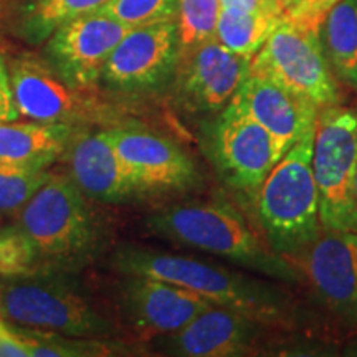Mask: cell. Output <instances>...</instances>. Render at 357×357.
<instances>
[{
  "mask_svg": "<svg viewBox=\"0 0 357 357\" xmlns=\"http://www.w3.org/2000/svg\"><path fill=\"white\" fill-rule=\"evenodd\" d=\"M111 266L121 275L149 276L190 289L215 306L242 312L268 328H289L294 321L291 296L265 276L132 245L116 250Z\"/></svg>",
  "mask_w": 357,
  "mask_h": 357,
  "instance_id": "cell-1",
  "label": "cell"
},
{
  "mask_svg": "<svg viewBox=\"0 0 357 357\" xmlns=\"http://www.w3.org/2000/svg\"><path fill=\"white\" fill-rule=\"evenodd\" d=\"M151 234L225 258L240 268L281 283H300L298 268L250 229L234 205L195 200L169 205L147 217Z\"/></svg>",
  "mask_w": 357,
  "mask_h": 357,
  "instance_id": "cell-2",
  "label": "cell"
},
{
  "mask_svg": "<svg viewBox=\"0 0 357 357\" xmlns=\"http://www.w3.org/2000/svg\"><path fill=\"white\" fill-rule=\"evenodd\" d=\"M314 129L311 128L281 155L257 195L263 235L268 245L288 261L305 252L323 231L312 174Z\"/></svg>",
  "mask_w": 357,
  "mask_h": 357,
  "instance_id": "cell-3",
  "label": "cell"
},
{
  "mask_svg": "<svg viewBox=\"0 0 357 357\" xmlns=\"http://www.w3.org/2000/svg\"><path fill=\"white\" fill-rule=\"evenodd\" d=\"M20 230L37 258L58 266H77L100 245V230L84 194L68 177L50 176L24 205Z\"/></svg>",
  "mask_w": 357,
  "mask_h": 357,
  "instance_id": "cell-4",
  "label": "cell"
},
{
  "mask_svg": "<svg viewBox=\"0 0 357 357\" xmlns=\"http://www.w3.org/2000/svg\"><path fill=\"white\" fill-rule=\"evenodd\" d=\"M356 167L357 111L341 105L321 108L312 144V174L323 230L357 231Z\"/></svg>",
  "mask_w": 357,
  "mask_h": 357,
  "instance_id": "cell-5",
  "label": "cell"
},
{
  "mask_svg": "<svg viewBox=\"0 0 357 357\" xmlns=\"http://www.w3.org/2000/svg\"><path fill=\"white\" fill-rule=\"evenodd\" d=\"M202 137L218 177L245 199L257 200L268 174L283 155L271 134L231 100L205 124Z\"/></svg>",
  "mask_w": 357,
  "mask_h": 357,
  "instance_id": "cell-6",
  "label": "cell"
},
{
  "mask_svg": "<svg viewBox=\"0 0 357 357\" xmlns=\"http://www.w3.org/2000/svg\"><path fill=\"white\" fill-rule=\"evenodd\" d=\"M250 71L275 79L319 109L341 102L339 82L324 53L321 30L283 19L252 58Z\"/></svg>",
  "mask_w": 357,
  "mask_h": 357,
  "instance_id": "cell-7",
  "label": "cell"
},
{
  "mask_svg": "<svg viewBox=\"0 0 357 357\" xmlns=\"http://www.w3.org/2000/svg\"><path fill=\"white\" fill-rule=\"evenodd\" d=\"M3 318L24 328L73 337L109 333V324L89 303L65 284L19 280L0 288Z\"/></svg>",
  "mask_w": 357,
  "mask_h": 357,
  "instance_id": "cell-8",
  "label": "cell"
},
{
  "mask_svg": "<svg viewBox=\"0 0 357 357\" xmlns=\"http://www.w3.org/2000/svg\"><path fill=\"white\" fill-rule=\"evenodd\" d=\"M181 61L176 20L134 26L114 47L101 79L118 93H149L166 86Z\"/></svg>",
  "mask_w": 357,
  "mask_h": 357,
  "instance_id": "cell-9",
  "label": "cell"
},
{
  "mask_svg": "<svg viewBox=\"0 0 357 357\" xmlns=\"http://www.w3.org/2000/svg\"><path fill=\"white\" fill-rule=\"evenodd\" d=\"M291 263L319 305L357 329V231L323 230Z\"/></svg>",
  "mask_w": 357,
  "mask_h": 357,
  "instance_id": "cell-10",
  "label": "cell"
},
{
  "mask_svg": "<svg viewBox=\"0 0 357 357\" xmlns=\"http://www.w3.org/2000/svg\"><path fill=\"white\" fill-rule=\"evenodd\" d=\"M131 29L100 12L75 17L47 38V61L71 88H91L101 79L111 52Z\"/></svg>",
  "mask_w": 357,
  "mask_h": 357,
  "instance_id": "cell-11",
  "label": "cell"
},
{
  "mask_svg": "<svg viewBox=\"0 0 357 357\" xmlns=\"http://www.w3.org/2000/svg\"><path fill=\"white\" fill-rule=\"evenodd\" d=\"M252 60L213 37L184 53L177 66V98L194 113H218L230 105L250 75Z\"/></svg>",
  "mask_w": 357,
  "mask_h": 357,
  "instance_id": "cell-12",
  "label": "cell"
},
{
  "mask_svg": "<svg viewBox=\"0 0 357 357\" xmlns=\"http://www.w3.org/2000/svg\"><path fill=\"white\" fill-rule=\"evenodd\" d=\"M119 296L129 328L141 337L167 336L213 306L200 294L149 276L124 275Z\"/></svg>",
  "mask_w": 357,
  "mask_h": 357,
  "instance_id": "cell-13",
  "label": "cell"
},
{
  "mask_svg": "<svg viewBox=\"0 0 357 357\" xmlns=\"http://www.w3.org/2000/svg\"><path fill=\"white\" fill-rule=\"evenodd\" d=\"M105 134L147 192L197 185L195 164L174 141L139 128L105 129Z\"/></svg>",
  "mask_w": 357,
  "mask_h": 357,
  "instance_id": "cell-14",
  "label": "cell"
},
{
  "mask_svg": "<svg viewBox=\"0 0 357 357\" xmlns=\"http://www.w3.org/2000/svg\"><path fill=\"white\" fill-rule=\"evenodd\" d=\"M66 151L70 178L86 197L119 204L147 192L116 153L105 131H75Z\"/></svg>",
  "mask_w": 357,
  "mask_h": 357,
  "instance_id": "cell-15",
  "label": "cell"
},
{
  "mask_svg": "<svg viewBox=\"0 0 357 357\" xmlns=\"http://www.w3.org/2000/svg\"><path fill=\"white\" fill-rule=\"evenodd\" d=\"M265 326L223 306H211L178 331L167 334L166 349L187 357L250 356L258 349Z\"/></svg>",
  "mask_w": 357,
  "mask_h": 357,
  "instance_id": "cell-16",
  "label": "cell"
},
{
  "mask_svg": "<svg viewBox=\"0 0 357 357\" xmlns=\"http://www.w3.org/2000/svg\"><path fill=\"white\" fill-rule=\"evenodd\" d=\"M234 100L271 134L281 154L316 126L319 108L275 79L250 71Z\"/></svg>",
  "mask_w": 357,
  "mask_h": 357,
  "instance_id": "cell-17",
  "label": "cell"
},
{
  "mask_svg": "<svg viewBox=\"0 0 357 357\" xmlns=\"http://www.w3.org/2000/svg\"><path fill=\"white\" fill-rule=\"evenodd\" d=\"M13 100L20 116L38 123L71 124L84 116L78 89L71 88L48 61L24 53L8 63Z\"/></svg>",
  "mask_w": 357,
  "mask_h": 357,
  "instance_id": "cell-18",
  "label": "cell"
},
{
  "mask_svg": "<svg viewBox=\"0 0 357 357\" xmlns=\"http://www.w3.org/2000/svg\"><path fill=\"white\" fill-rule=\"evenodd\" d=\"M73 132L66 123H0V164L43 171L65 153Z\"/></svg>",
  "mask_w": 357,
  "mask_h": 357,
  "instance_id": "cell-19",
  "label": "cell"
},
{
  "mask_svg": "<svg viewBox=\"0 0 357 357\" xmlns=\"http://www.w3.org/2000/svg\"><path fill=\"white\" fill-rule=\"evenodd\" d=\"M334 77L357 95V0H339L321 26Z\"/></svg>",
  "mask_w": 357,
  "mask_h": 357,
  "instance_id": "cell-20",
  "label": "cell"
},
{
  "mask_svg": "<svg viewBox=\"0 0 357 357\" xmlns=\"http://www.w3.org/2000/svg\"><path fill=\"white\" fill-rule=\"evenodd\" d=\"M281 20H283L281 13L220 8L215 38L230 52L252 60L261 50Z\"/></svg>",
  "mask_w": 357,
  "mask_h": 357,
  "instance_id": "cell-21",
  "label": "cell"
},
{
  "mask_svg": "<svg viewBox=\"0 0 357 357\" xmlns=\"http://www.w3.org/2000/svg\"><path fill=\"white\" fill-rule=\"evenodd\" d=\"M109 0H33L22 13V32L32 43L45 42L56 26L100 10Z\"/></svg>",
  "mask_w": 357,
  "mask_h": 357,
  "instance_id": "cell-22",
  "label": "cell"
},
{
  "mask_svg": "<svg viewBox=\"0 0 357 357\" xmlns=\"http://www.w3.org/2000/svg\"><path fill=\"white\" fill-rule=\"evenodd\" d=\"M220 0H178L177 30L181 56L215 37Z\"/></svg>",
  "mask_w": 357,
  "mask_h": 357,
  "instance_id": "cell-23",
  "label": "cell"
},
{
  "mask_svg": "<svg viewBox=\"0 0 357 357\" xmlns=\"http://www.w3.org/2000/svg\"><path fill=\"white\" fill-rule=\"evenodd\" d=\"M178 0H109L100 13L113 17L129 26H141L155 22L176 20Z\"/></svg>",
  "mask_w": 357,
  "mask_h": 357,
  "instance_id": "cell-24",
  "label": "cell"
},
{
  "mask_svg": "<svg viewBox=\"0 0 357 357\" xmlns=\"http://www.w3.org/2000/svg\"><path fill=\"white\" fill-rule=\"evenodd\" d=\"M52 174L33 169H19L0 164V212L24 207Z\"/></svg>",
  "mask_w": 357,
  "mask_h": 357,
  "instance_id": "cell-25",
  "label": "cell"
},
{
  "mask_svg": "<svg viewBox=\"0 0 357 357\" xmlns=\"http://www.w3.org/2000/svg\"><path fill=\"white\" fill-rule=\"evenodd\" d=\"M37 261V252L22 230L0 231V276L29 275Z\"/></svg>",
  "mask_w": 357,
  "mask_h": 357,
  "instance_id": "cell-26",
  "label": "cell"
},
{
  "mask_svg": "<svg viewBox=\"0 0 357 357\" xmlns=\"http://www.w3.org/2000/svg\"><path fill=\"white\" fill-rule=\"evenodd\" d=\"M26 339H29L30 356H98L105 354L106 347L98 344V342L88 341H75V339H63L58 334L48 336L43 333L35 331H24Z\"/></svg>",
  "mask_w": 357,
  "mask_h": 357,
  "instance_id": "cell-27",
  "label": "cell"
},
{
  "mask_svg": "<svg viewBox=\"0 0 357 357\" xmlns=\"http://www.w3.org/2000/svg\"><path fill=\"white\" fill-rule=\"evenodd\" d=\"M283 19L306 29L321 30L328 12L339 0H280Z\"/></svg>",
  "mask_w": 357,
  "mask_h": 357,
  "instance_id": "cell-28",
  "label": "cell"
},
{
  "mask_svg": "<svg viewBox=\"0 0 357 357\" xmlns=\"http://www.w3.org/2000/svg\"><path fill=\"white\" fill-rule=\"evenodd\" d=\"M19 109H17L15 100H13L8 63L0 53V123L15 121V119H19Z\"/></svg>",
  "mask_w": 357,
  "mask_h": 357,
  "instance_id": "cell-29",
  "label": "cell"
},
{
  "mask_svg": "<svg viewBox=\"0 0 357 357\" xmlns=\"http://www.w3.org/2000/svg\"><path fill=\"white\" fill-rule=\"evenodd\" d=\"M220 7L243 12H268L283 15L280 0H220Z\"/></svg>",
  "mask_w": 357,
  "mask_h": 357,
  "instance_id": "cell-30",
  "label": "cell"
},
{
  "mask_svg": "<svg viewBox=\"0 0 357 357\" xmlns=\"http://www.w3.org/2000/svg\"><path fill=\"white\" fill-rule=\"evenodd\" d=\"M12 2H13V0H0V13L6 12L7 8L12 6Z\"/></svg>",
  "mask_w": 357,
  "mask_h": 357,
  "instance_id": "cell-31",
  "label": "cell"
},
{
  "mask_svg": "<svg viewBox=\"0 0 357 357\" xmlns=\"http://www.w3.org/2000/svg\"><path fill=\"white\" fill-rule=\"evenodd\" d=\"M0 288H2V284H0ZM6 324H7V321L2 314V303H0V328H2V326H6Z\"/></svg>",
  "mask_w": 357,
  "mask_h": 357,
  "instance_id": "cell-32",
  "label": "cell"
},
{
  "mask_svg": "<svg viewBox=\"0 0 357 357\" xmlns=\"http://www.w3.org/2000/svg\"><path fill=\"white\" fill-rule=\"evenodd\" d=\"M354 195H356V202H357V167H356V176H354Z\"/></svg>",
  "mask_w": 357,
  "mask_h": 357,
  "instance_id": "cell-33",
  "label": "cell"
}]
</instances>
